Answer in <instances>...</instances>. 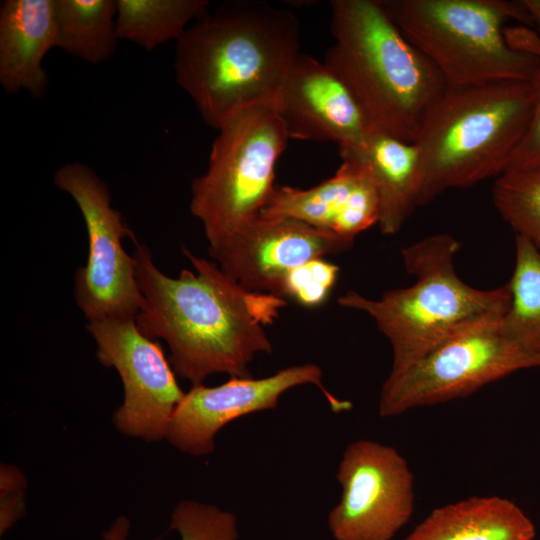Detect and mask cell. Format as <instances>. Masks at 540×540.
Instances as JSON below:
<instances>
[{
    "instance_id": "cell-1",
    "label": "cell",
    "mask_w": 540,
    "mask_h": 540,
    "mask_svg": "<svg viewBox=\"0 0 540 540\" xmlns=\"http://www.w3.org/2000/svg\"><path fill=\"white\" fill-rule=\"evenodd\" d=\"M136 279L142 296L135 318L152 340L163 339L176 375L192 386L210 375L251 377L249 364L259 353H271L265 327L274 322L284 298L251 291L215 261L182 247L194 271L164 274L149 248L133 238Z\"/></svg>"
},
{
    "instance_id": "cell-2",
    "label": "cell",
    "mask_w": 540,
    "mask_h": 540,
    "mask_svg": "<svg viewBox=\"0 0 540 540\" xmlns=\"http://www.w3.org/2000/svg\"><path fill=\"white\" fill-rule=\"evenodd\" d=\"M293 12L261 0H228L176 42L175 78L217 131L238 111L275 103L299 52Z\"/></svg>"
},
{
    "instance_id": "cell-3",
    "label": "cell",
    "mask_w": 540,
    "mask_h": 540,
    "mask_svg": "<svg viewBox=\"0 0 540 540\" xmlns=\"http://www.w3.org/2000/svg\"><path fill=\"white\" fill-rule=\"evenodd\" d=\"M334 44L324 63L349 87L372 126L414 143L447 88L380 0H333Z\"/></svg>"
},
{
    "instance_id": "cell-4",
    "label": "cell",
    "mask_w": 540,
    "mask_h": 540,
    "mask_svg": "<svg viewBox=\"0 0 540 540\" xmlns=\"http://www.w3.org/2000/svg\"><path fill=\"white\" fill-rule=\"evenodd\" d=\"M460 248L449 234L427 236L402 249L405 269L415 277L405 288L371 299L355 291L338 304L370 316L389 341L399 371L441 344L471 331L499 323L510 304L508 285L478 289L456 272Z\"/></svg>"
},
{
    "instance_id": "cell-5",
    "label": "cell",
    "mask_w": 540,
    "mask_h": 540,
    "mask_svg": "<svg viewBox=\"0 0 540 540\" xmlns=\"http://www.w3.org/2000/svg\"><path fill=\"white\" fill-rule=\"evenodd\" d=\"M533 103L525 81L448 85L414 142L420 206L449 189L500 176L528 129Z\"/></svg>"
},
{
    "instance_id": "cell-6",
    "label": "cell",
    "mask_w": 540,
    "mask_h": 540,
    "mask_svg": "<svg viewBox=\"0 0 540 540\" xmlns=\"http://www.w3.org/2000/svg\"><path fill=\"white\" fill-rule=\"evenodd\" d=\"M402 34L438 69L447 85L529 82L540 56L513 44L509 20L532 26L521 1L380 0Z\"/></svg>"
},
{
    "instance_id": "cell-7",
    "label": "cell",
    "mask_w": 540,
    "mask_h": 540,
    "mask_svg": "<svg viewBox=\"0 0 540 540\" xmlns=\"http://www.w3.org/2000/svg\"><path fill=\"white\" fill-rule=\"evenodd\" d=\"M288 140L275 103L244 108L220 127L208 167L191 185L190 210L203 226L209 253L260 216Z\"/></svg>"
},
{
    "instance_id": "cell-8",
    "label": "cell",
    "mask_w": 540,
    "mask_h": 540,
    "mask_svg": "<svg viewBox=\"0 0 540 540\" xmlns=\"http://www.w3.org/2000/svg\"><path fill=\"white\" fill-rule=\"evenodd\" d=\"M500 322L453 338L391 371L381 388L380 416L465 397L514 372L540 367V358L509 336Z\"/></svg>"
},
{
    "instance_id": "cell-9",
    "label": "cell",
    "mask_w": 540,
    "mask_h": 540,
    "mask_svg": "<svg viewBox=\"0 0 540 540\" xmlns=\"http://www.w3.org/2000/svg\"><path fill=\"white\" fill-rule=\"evenodd\" d=\"M53 180L77 204L88 236L86 263L75 273L76 304L88 321L136 318L142 300L136 262L123 246L135 235L112 207L108 185L81 162L62 165Z\"/></svg>"
},
{
    "instance_id": "cell-10",
    "label": "cell",
    "mask_w": 540,
    "mask_h": 540,
    "mask_svg": "<svg viewBox=\"0 0 540 540\" xmlns=\"http://www.w3.org/2000/svg\"><path fill=\"white\" fill-rule=\"evenodd\" d=\"M86 329L98 361L114 368L122 381L123 401L113 414L116 429L146 442L166 439L185 392L161 345L140 332L135 318L91 320Z\"/></svg>"
},
{
    "instance_id": "cell-11",
    "label": "cell",
    "mask_w": 540,
    "mask_h": 540,
    "mask_svg": "<svg viewBox=\"0 0 540 540\" xmlns=\"http://www.w3.org/2000/svg\"><path fill=\"white\" fill-rule=\"evenodd\" d=\"M337 479L341 499L328 516L335 540H391L411 518L413 474L395 448L354 441L343 453Z\"/></svg>"
},
{
    "instance_id": "cell-12",
    "label": "cell",
    "mask_w": 540,
    "mask_h": 540,
    "mask_svg": "<svg viewBox=\"0 0 540 540\" xmlns=\"http://www.w3.org/2000/svg\"><path fill=\"white\" fill-rule=\"evenodd\" d=\"M304 384L317 386L333 411L349 408L348 403L340 402L325 389L318 365H295L259 379L230 377L217 386L193 385L178 405L165 440L185 454L209 455L224 426L248 414L275 409L283 393Z\"/></svg>"
},
{
    "instance_id": "cell-13",
    "label": "cell",
    "mask_w": 540,
    "mask_h": 540,
    "mask_svg": "<svg viewBox=\"0 0 540 540\" xmlns=\"http://www.w3.org/2000/svg\"><path fill=\"white\" fill-rule=\"evenodd\" d=\"M353 244L294 219L259 216L209 255L246 289L279 296L291 270Z\"/></svg>"
},
{
    "instance_id": "cell-14",
    "label": "cell",
    "mask_w": 540,
    "mask_h": 540,
    "mask_svg": "<svg viewBox=\"0 0 540 540\" xmlns=\"http://www.w3.org/2000/svg\"><path fill=\"white\" fill-rule=\"evenodd\" d=\"M275 105L289 139L360 145L372 124L345 82L324 62L300 53Z\"/></svg>"
},
{
    "instance_id": "cell-15",
    "label": "cell",
    "mask_w": 540,
    "mask_h": 540,
    "mask_svg": "<svg viewBox=\"0 0 540 540\" xmlns=\"http://www.w3.org/2000/svg\"><path fill=\"white\" fill-rule=\"evenodd\" d=\"M260 216L294 219L354 241L378 224L379 199L368 168L356 159L343 158L334 175L316 186H275Z\"/></svg>"
},
{
    "instance_id": "cell-16",
    "label": "cell",
    "mask_w": 540,
    "mask_h": 540,
    "mask_svg": "<svg viewBox=\"0 0 540 540\" xmlns=\"http://www.w3.org/2000/svg\"><path fill=\"white\" fill-rule=\"evenodd\" d=\"M56 48L54 0H4L0 4V85L7 94L44 96L43 60Z\"/></svg>"
},
{
    "instance_id": "cell-17",
    "label": "cell",
    "mask_w": 540,
    "mask_h": 540,
    "mask_svg": "<svg viewBox=\"0 0 540 540\" xmlns=\"http://www.w3.org/2000/svg\"><path fill=\"white\" fill-rule=\"evenodd\" d=\"M339 154L368 168L379 199V229L384 235L399 232L420 206L422 168L415 143L372 127L360 145L340 148Z\"/></svg>"
},
{
    "instance_id": "cell-18",
    "label": "cell",
    "mask_w": 540,
    "mask_h": 540,
    "mask_svg": "<svg viewBox=\"0 0 540 540\" xmlns=\"http://www.w3.org/2000/svg\"><path fill=\"white\" fill-rule=\"evenodd\" d=\"M530 518L499 496L472 497L437 508L405 540H534Z\"/></svg>"
},
{
    "instance_id": "cell-19",
    "label": "cell",
    "mask_w": 540,
    "mask_h": 540,
    "mask_svg": "<svg viewBox=\"0 0 540 540\" xmlns=\"http://www.w3.org/2000/svg\"><path fill=\"white\" fill-rule=\"evenodd\" d=\"M116 0H54L56 48L90 64L107 61L119 40Z\"/></svg>"
},
{
    "instance_id": "cell-20",
    "label": "cell",
    "mask_w": 540,
    "mask_h": 540,
    "mask_svg": "<svg viewBox=\"0 0 540 540\" xmlns=\"http://www.w3.org/2000/svg\"><path fill=\"white\" fill-rule=\"evenodd\" d=\"M119 40L150 51L181 38L187 28L210 10L207 0H116Z\"/></svg>"
},
{
    "instance_id": "cell-21",
    "label": "cell",
    "mask_w": 540,
    "mask_h": 540,
    "mask_svg": "<svg viewBox=\"0 0 540 540\" xmlns=\"http://www.w3.org/2000/svg\"><path fill=\"white\" fill-rule=\"evenodd\" d=\"M509 308L502 329L540 358V252L527 239L515 238V265L507 284Z\"/></svg>"
},
{
    "instance_id": "cell-22",
    "label": "cell",
    "mask_w": 540,
    "mask_h": 540,
    "mask_svg": "<svg viewBox=\"0 0 540 540\" xmlns=\"http://www.w3.org/2000/svg\"><path fill=\"white\" fill-rule=\"evenodd\" d=\"M492 199L516 235L540 252V165L505 170L494 182Z\"/></svg>"
},
{
    "instance_id": "cell-23",
    "label": "cell",
    "mask_w": 540,
    "mask_h": 540,
    "mask_svg": "<svg viewBox=\"0 0 540 540\" xmlns=\"http://www.w3.org/2000/svg\"><path fill=\"white\" fill-rule=\"evenodd\" d=\"M170 528L181 540H237L239 536L238 521L232 512L192 500L174 507Z\"/></svg>"
},
{
    "instance_id": "cell-24",
    "label": "cell",
    "mask_w": 540,
    "mask_h": 540,
    "mask_svg": "<svg viewBox=\"0 0 540 540\" xmlns=\"http://www.w3.org/2000/svg\"><path fill=\"white\" fill-rule=\"evenodd\" d=\"M338 273L339 267L323 258L308 261L285 276L279 296H286L304 307H317L328 298Z\"/></svg>"
},
{
    "instance_id": "cell-25",
    "label": "cell",
    "mask_w": 540,
    "mask_h": 540,
    "mask_svg": "<svg viewBox=\"0 0 540 540\" xmlns=\"http://www.w3.org/2000/svg\"><path fill=\"white\" fill-rule=\"evenodd\" d=\"M27 480L14 465L1 464L0 468V535L1 537L20 520L26 512L24 492Z\"/></svg>"
},
{
    "instance_id": "cell-26",
    "label": "cell",
    "mask_w": 540,
    "mask_h": 540,
    "mask_svg": "<svg viewBox=\"0 0 540 540\" xmlns=\"http://www.w3.org/2000/svg\"><path fill=\"white\" fill-rule=\"evenodd\" d=\"M536 54L540 56V51ZM529 84L534 100L533 113L528 129L514 151L506 170L540 165V65L529 80Z\"/></svg>"
},
{
    "instance_id": "cell-27",
    "label": "cell",
    "mask_w": 540,
    "mask_h": 540,
    "mask_svg": "<svg viewBox=\"0 0 540 540\" xmlns=\"http://www.w3.org/2000/svg\"><path fill=\"white\" fill-rule=\"evenodd\" d=\"M130 521L126 516L116 518L102 533L103 540H128Z\"/></svg>"
},
{
    "instance_id": "cell-28",
    "label": "cell",
    "mask_w": 540,
    "mask_h": 540,
    "mask_svg": "<svg viewBox=\"0 0 540 540\" xmlns=\"http://www.w3.org/2000/svg\"><path fill=\"white\" fill-rule=\"evenodd\" d=\"M527 10L532 26L536 28V33L531 36V43L536 51H540V0H521Z\"/></svg>"
}]
</instances>
